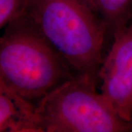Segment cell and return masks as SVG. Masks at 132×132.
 I'll return each instance as SVG.
<instances>
[{
  "instance_id": "1",
  "label": "cell",
  "mask_w": 132,
  "mask_h": 132,
  "mask_svg": "<svg viewBox=\"0 0 132 132\" xmlns=\"http://www.w3.org/2000/svg\"><path fill=\"white\" fill-rule=\"evenodd\" d=\"M78 76L98 82L109 49L104 22L88 0H26L19 13Z\"/></svg>"
},
{
  "instance_id": "2",
  "label": "cell",
  "mask_w": 132,
  "mask_h": 132,
  "mask_svg": "<svg viewBox=\"0 0 132 132\" xmlns=\"http://www.w3.org/2000/svg\"><path fill=\"white\" fill-rule=\"evenodd\" d=\"M45 39L17 15L0 36V85L36 106L76 76Z\"/></svg>"
},
{
  "instance_id": "3",
  "label": "cell",
  "mask_w": 132,
  "mask_h": 132,
  "mask_svg": "<svg viewBox=\"0 0 132 132\" xmlns=\"http://www.w3.org/2000/svg\"><path fill=\"white\" fill-rule=\"evenodd\" d=\"M98 85L76 76L48 94L35 106L42 132L131 131L130 123L97 91Z\"/></svg>"
},
{
  "instance_id": "4",
  "label": "cell",
  "mask_w": 132,
  "mask_h": 132,
  "mask_svg": "<svg viewBox=\"0 0 132 132\" xmlns=\"http://www.w3.org/2000/svg\"><path fill=\"white\" fill-rule=\"evenodd\" d=\"M98 78L100 93L116 113L130 123L132 115V19L114 38L100 67Z\"/></svg>"
},
{
  "instance_id": "5",
  "label": "cell",
  "mask_w": 132,
  "mask_h": 132,
  "mask_svg": "<svg viewBox=\"0 0 132 132\" xmlns=\"http://www.w3.org/2000/svg\"><path fill=\"white\" fill-rule=\"evenodd\" d=\"M0 132H42L35 106L1 85Z\"/></svg>"
},
{
  "instance_id": "6",
  "label": "cell",
  "mask_w": 132,
  "mask_h": 132,
  "mask_svg": "<svg viewBox=\"0 0 132 132\" xmlns=\"http://www.w3.org/2000/svg\"><path fill=\"white\" fill-rule=\"evenodd\" d=\"M104 22L109 48L132 19V0H88Z\"/></svg>"
},
{
  "instance_id": "7",
  "label": "cell",
  "mask_w": 132,
  "mask_h": 132,
  "mask_svg": "<svg viewBox=\"0 0 132 132\" xmlns=\"http://www.w3.org/2000/svg\"><path fill=\"white\" fill-rule=\"evenodd\" d=\"M26 0H0V29L21 10Z\"/></svg>"
},
{
  "instance_id": "8",
  "label": "cell",
  "mask_w": 132,
  "mask_h": 132,
  "mask_svg": "<svg viewBox=\"0 0 132 132\" xmlns=\"http://www.w3.org/2000/svg\"><path fill=\"white\" fill-rule=\"evenodd\" d=\"M130 125H131V131H132V115H131V120H130Z\"/></svg>"
}]
</instances>
